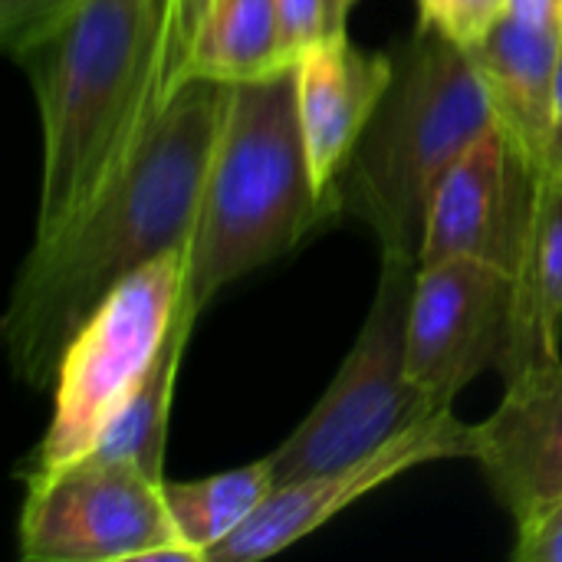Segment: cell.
Returning a JSON list of instances; mask_svg holds the SVG:
<instances>
[{
	"instance_id": "603a6c76",
	"label": "cell",
	"mask_w": 562,
	"mask_h": 562,
	"mask_svg": "<svg viewBox=\"0 0 562 562\" xmlns=\"http://www.w3.org/2000/svg\"><path fill=\"white\" fill-rule=\"evenodd\" d=\"M507 16L530 26H562V0H510Z\"/></svg>"
},
{
	"instance_id": "ac0fdd59",
	"label": "cell",
	"mask_w": 562,
	"mask_h": 562,
	"mask_svg": "<svg viewBox=\"0 0 562 562\" xmlns=\"http://www.w3.org/2000/svg\"><path fill=\"white\" fill-rule=\"evenodd\" d=\"M89 0H0V40L16 59L66 26Z\"/></svg>"
},
{
	"instance_id": "44dd1931",
	"label": "cell",
	"mask_w": 562,
	"mask_h": 562,
	"mask_svg": "<svg viewBox=\"0 0 562 562\" xmlns=\"http://www.w3.org/2000/svg\"><path fill=\"white\" fill-rule=\"evenodd\" d=\"M194 33V0H168L165 13V46H161V105L168 102L178 69L188 56V43Z\"/></svg>"
},
{
	"instance_id": "ffe728a7",
	"label": "cell",
	"mask_w": 562,
	"mask_h": 562,
	"mask_svg": "<svg viewBox=\"0 0 562 562\" xmlns=\"http://www.w3.org/2000/svg\"><path fill=\"white\" fill-rule=\"evenodd\" d=\"M277 16H280L283 56L290 63H296L303 53H310L323 40L346 36L333 26L329 0H277Z\"/></svg>"
},
{
	"instance_id": "277c9868",
	"label": "cell",
	"mask_w": 562,
	"mask_h": 562,
	"mask_svg": "<svg viewBox=\"0 0 562 562\" xmlns=\"http://www.w3.org/2000/svg\"><path fill=\"white\" fill-rule=\"evenodd\" d=\"M491 125L494 109L468 49L418 26L395 49L392 86L346 165L336 211L359 214L382 254L422 260L441 178Z\"/></svg>"
},
{
	"instance_id": "2e32d148",
	"label": "cell",
	"mask_w": 562,
	"mask_h": 562,
	"mask_svg": "<svg viewBox=\"0 0 562 562\" xmlns=\"http://www.w3.org/2000/svg\"><path fill=\"white\" fill-rule=\"evenodd\" d=\"M198 310L184 300L151 372L145 382L135 389V395L119 408V415L109 422L102 438L86 458L99 461H115V464H132L151 481H165V435H168V415H171V395L178 382V369L191 339V329L198 323Z\"/></svg>"
},
{
	"instance_id": "6da1fadb",
	"label": "cell",
	"mask_w": 562,
	"mask_h": 562,
	"mask_svg": "<svg viewBox=\"0 0 562 562\" xmlns=\"http://www.w3.org/2000/svg\"><path fill=\"white\" fill-rule=\"evenodd\" d=\"M231 92L214 79L178 82L115 184L59 237L30 247L0 319L23 385L53 382L69 339L119 283L188 250Z\"/></svg>"
},
{
	"instance_id": "7a4b0ae2",
	"label": "cell",
	"mask_w": 562,
	"mask_h": 562,
	"mask_svg": "<svg viewBox=\"0 0 562 562\" xmlns=\"http://www.w3.org/2000/svg\"><path fill=\"white\" fill-rule=\"evenodd\" d=\"M168 0H89L20 59L43 128L33 244L72 227L125 171L161 112Z\"/></svg>"
},
{
	"instance_id": "4fadbf2b",
	"label": "cell",
	"mask_w": 562,
	"mask_h": 562,
	"mask_svg": "<svg viewBox=\"0 0 562 562\" xmlns=\"http://www.w3.org/2000/svg\"><path fill=\"white\" fill-rule=\"evenodd\" d=\"M562 26H530L504 16L477 46L468 49L494 122L533 171L553 165L557 148V59Z\"/></svg>"
},
{
	"instance_id": "3957f363",
	"label": "cell",
	"mask_w": 562,
	"mask_h": 562,
	"mask_svg": "<svg viewBox=\"0 0 562 562\" xmlns=\"http://www.w3.org/2000/svg\"><path fill=\"white\" fill-rule=\"evenodd\" d=\"M326 211L303 138L296 66L237 82L201 188L184 300L201 313L224 286L293 250Z\"/></svg>"
},
{
	"instance_id": "52a82bcc",
	"label": "cell",
	"mask_w": 562,
	"mask_h": 562,
	"mask_svg": "<svg viewBox=\"0 0 562 562\" xmlns=\"http://www.w3.org/2000/svg\"><path fill=\"white\" fill-rule=\"evenodd\" d=\"M161 484L132 464L99 458L26 474L20 557L33 562H201L178 540Z\"/></svg>"
},
{
	"instance_id": "d4e9b609",
	"label": "cell",
	"mask_w": 562,
	"mask_h": 562,
	"mask_svg": "<svg viewBox=\"0 0 562 562\" xmlns=\"http://www.w3.org/2000/svg\"><path fill=\"white\" fill-rule=\"evenodd\" d=\"M557 142H562V46L557 59Z\"/></svg>"
},
{
	"instance_id": "8fae6325",
	"label": "cell",
	"mask_w": 562,
	"mask_h": 562,
	"mask_svg": "<svg viewBox=\"0 0 562 562\" xmlns=\"http://www.w3.org/2000/svg\"><path fill=\"white\" fill-rule=\"evenodd\" d=\"M471 458L517 530L562 501V359L507 379L501 405L474 425Z\"/></svg>"
},
{
	"instance_id": "ba28073f",
	"label": "cell",
	"mask_w": 562,
	"mask_h": 562,
	"mask_svg": "<svg viewBox=\"0 0 562 562\" xmlns=\"http://www.w3.org/2000/svg\"><path fill=\"white\" fill-rule=\"evenodd\" d=\"M514 273L481 257L418 267L408 313V375L441 408L487 369H501L510 342Z\"/></svg>"
},
{
	"instance_id": "5bb4252c",
	"label": "cell",
	"mask_w": 562,
	"mask_h": 562,
	"mask_svg": "<svg viewBox=\"0 0 562 562\" xmlns=\"http://www.w3.org/2000/svg\"><path fill=\"white\" fill-rule=\"evenodd\" d=\"M562 168L537 178L533 211L514 267L510 342L501 362L504 379L562 359Z\"/></svg>"
},
{
	"instance_id": "e0dca14e",
	"label": "cell",
	"mask_w": 562,
	"mask_h": 562,
	"mask_svg": "<svg viewBox=\"0 0 562 562\" xmlns=\"http://www.w3.org/2000/svg\"><path fill=\"white\" fill-rule=\"evenodd\" d=\"M273 487L277 481L270 461L260 458L247 468H234L204 481H165L161 494L178 540L188 543L201 562H207V553L224 543L240 524H247Z\"/></svg>"
},
{
	"instance_id": "484cf974",
	"label": "cell",
	"mask_w": 562,
	"mask_h": 562,
	"mask_svg": "<svg viewBox=\"0 0 562 562\" xmlns=\"http://www.w3.org/2000/svg\"><path fill=\"white\" fill-rule=\"evenodd\" d=\"M553 165L562 168V142H557V148H553Z\"/></svg>"
},
{
	"instance_id": "9a60e30c",
	"label": "cell",
	"mask_w": 562,
	"mask_h": 562,
	"mask_svg": "<svg viewBox=\"0 0 562 562\" xmlns=\"http://www.w3.org/2000/svg\"><path fill=\"white\" fill-rule=\"evenodd\" d=\"M286 66L296 63L283 56L277 0H211L194 26L175 89L184 79L237 86Z\"/></svg>"
},
{
	"instance_id": "9c48e42d",
	"label": "cell",
	"mask_w": 562,
	"mask_h": 562,
	"mask_svg": "<svg viewBox=\"0 0 562 562\" xmlns=\"http://www.w3.org/2000/svg\"><path fill=\"white\" fill-rule=\"evenodd\" d=\"M471 445L474 425H464L451 408H445L342 468L273 487L250 520L207 553V562H257L277 557L395 477L422 464L471 458Z\"/></svg>"
},
{
	"instance_id": "7402d4cb",
	"label": "cell",
	"mask_w": 562,
	"mask_h": 562,
	"mask_svg": "<svg viewBox=\"0 0 562 562\" xmlns=\"http://www.w3.org/2000/svg\"><path fill=\"white\" fill-rule=\"evenodd\" d=\"M514 560L562 562V501H557L537 524L517 530Z\"/></svg>"
},
{
	"instance_id": "5b68a950",
	"label": "cell",
	"mask_w": 562,
	"mask_h": 562,
	"mask_svg": "<svg viewBox=\"0 0 562 562\" xmlns=\"http://www.w3.org/2000/svg\"><path fill=\"white\" fill-rule=\"evenodd\" d=\"M418 260L382 254L375 300L356 346L300 428L267 454L277 487L342 468L445 412L408 375V313Z\"/></svg>"
},
{
	"instance_id": "30bf717a",
	"label": "cell",
	"mask_w": 562,
	"mask_h": 562,
	"mask_svg": "<svg viewBox=\"0 0 562 562\" xmlns=\"http://www.w3.org/2000/svg\"><path fill=\"white\" fill-rule=\"evenodd\" d=\"M537 178L507 132L494 122L441 178L425 224L422 267L451 257H481L514 273Z\"/></svg>"
},
{
	"instance_id": "d6986e66",
	"label": "cell",
	"mask_w": 562,
	"mask_h": 562,
	"mask_svg": "<svg viewBox=\"0 0 562 562\" xmlns=\"http://www.w3.org/2000/svg\"><path fill=\"white\" fill-rule=\"evenodd\" d=\"M418 26L438 30L451 43L471 49L477 46L504 16L510 0H415Z\"/></svg>"
},
{
	"instance_id": "7c38bea8",
	"label": "cell",
	"mask_w": 562,
	"mask_h": 562,
	"mask_svg": "<svg viewBox=\"0 0 562 562\" xmlns=\"http://www.w3.org/2000/svg\"><path fill=\"white\" fill-rule=\"evenodd\" d=\"M395 76V53H366L333 36L296 59L300 122L316 191L336 211V188Z\"/></svg>"
},
{
	"instance_id": "8992f818",
	"label": "cell",
	"mask_w": 562,
	"mask_h": 562,
	"mask_svg": "<svg viewBox=\"0 0 562 562\" xmlns=\"http://www.w3.org/2000/svg\"><path fill=\"white\" fill-rule=\"evenodd\" d=\"M188 250H171L119 283L69 339L53 375V415L26 474L86 458L151 372L181 306Z\"/></svg>"
},
{
	"instance_id": "cb8c5ba5",
	"label": "cell",
	"mask_w": 562,
	"mask_h": 562,
	"mask_svg": "<svg viewBox=\"0 0 562 562\" xmlns=\"http://www.w3.org/2000/svg\"><path fill=\"white\" fill-rule=\"evenodd\" d=\"M359 0H329V10H333V26L339 33H346V20H349V10L356 7Z\"/></svg>"
}]
</instances>
